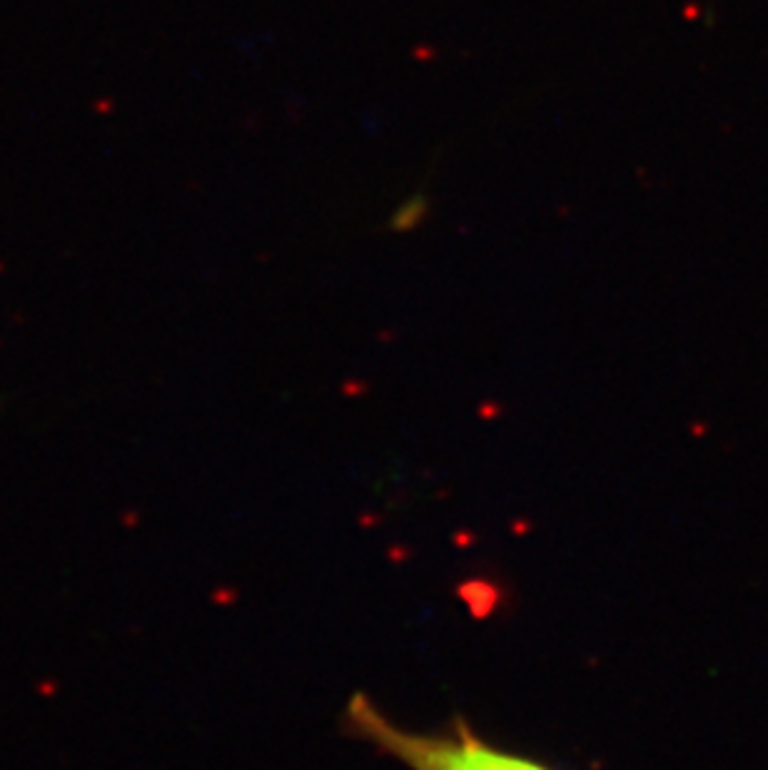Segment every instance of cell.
I'll use <instances>...</instances> for the list:
<instances>
[{
	"instance_id": "1",
	"label": "cell",
	"mask_w": 768,
	"mask_h": 770,
	"mask_svg": "<svg viewBox=\"0 0 768 770\" xmlns=\"http://www.w3.org/2000/svg\"><path fill=\"white\" fill-rule=\"evenodd\" d=\"M345 731L409 770H554L542 760L489 743L461 718H454L447 731L404 728L364 693L352 695L347 703Z\"/></svg>"
}]
</instances>
